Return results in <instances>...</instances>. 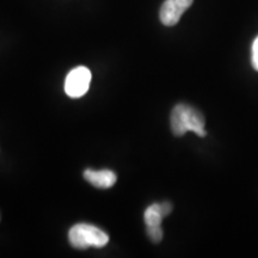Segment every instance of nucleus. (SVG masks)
<instances>
[{"instance_id":"nucleus-1","label":"nucleus","mask_w":258,"mask_h":258,"mask_svg":"<svg viewBox=\"0 0 258 258\" xmlns=\"http://www.w3.org/2000/svg\"><path fill=\"white\" fill-rule=\"evenodd\" d=\"M171 129L176 137H183L186 132H194L199 137H206V121L203 115L188 104H177L170 117Z\"/></svg>"},{"instance_id":"nucleus-2","label":"nucleus","mask_w":258,"mask_h":258,"mask_svg":"<svg viewBox=\"0 0 258 258\" xmlns=\"http://www.w3.org/2000/svg\"><path fill=\"white\" fill-rule=\"evenodd\" d=\"M69 240L74 249L85 250L89 247L99 249L109 243V235L93 225L77 224L71 227Z\"/></svg>"},{"instance_id":"nucleus-3","label":"nucleus","mask_w":258,"mask_h":258,"mask_svg":"<svg viewBox=\"0 0 258 258\" xmlns=\"http://www.w3.org/2000/svg\"><path fill=\"white\" fill-rule=\"evenodd\" d=\"M172 212V205L169 202L153 203L145 211L144 219L146 224L147 235L153 243H159L163 239L161 221Z\"/></svg>"},{"instance_id":"nucleus-4","label":"nucleus","mask_w":258,"mask_h":258,"mask_svg":"<svg viewBox=\"0 0 258 258\" xmlns=\"http://www.w3.org/2000/svg\"><path fill=\"white\" fill-rule=\"evenodd\" d=\"M91 78V72L88 67H76L67 74L64 80V92L71 98H80L89 91Z\"/></svg>"},{"instance_id":"nucleus-5","label":"nucleus","mask_w":258,"mask_h":258,"mask_svg":"<svg viewBox=\"0 0 258 258\" xmlns=\"http://www.w3.org/2000/svg\"><path fill=\"white\" fill-rule=\"evenodd\" d=\"M194 0H165L160 9V21L166 27H173L191 6Z\"/></svg>"},{"instance_id":"nucleus-6","label":"nucleus","mask_w":258,"mask_h":258,"mask_svg":"<svg viewBox=\"0 0 258 258\" xmlns=\"http://www.w3.org/2000/svg\"><path fill=\"white\" fill-rule=\"evenodd\" d=\"M84 178L98 189L111 188L116 183V180H117L115 172L111 170L95 171L91 169H86L84 171Z\"/></svg>"},{"instance_id":"nucleus-7","label":"nucleus","mask_w":258,"mask_h":258,"mask_svg":"<svg viewBox=\"0 0 258 258\" xmlns=\"http://www.w3.org/2000/svg\"><path fill=\"white\" fill-rule=\"evenodd\" d=\"M252 64L254 70L258 71V37L254 40L252 46Z\"/></svg>"}]
</instances>
